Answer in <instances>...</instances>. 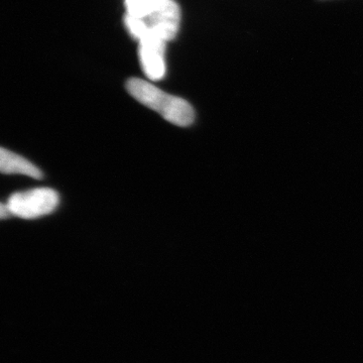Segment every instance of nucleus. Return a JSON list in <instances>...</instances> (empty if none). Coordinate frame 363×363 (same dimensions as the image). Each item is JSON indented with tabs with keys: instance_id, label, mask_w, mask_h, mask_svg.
Returning a JSON list of instances; mask_svg holds the SVG:
<instances>
[{
	"instance_id": "nucleus-1",
	"label": "nucleus",
	"mask_w": 363,
	"mask_h": 363,
	"mask_svg": "<svg viewBox=\"0 0 363 363\" xmlns=\"http://www.w3.org/2000/svg\"><path fill=\"white\" fill-rule=\"evenodd\" d=\"M126 89L138 102L161 114L169 123L185 128L194 121V109L188 101L164 92L149 81L131 78Z\"/></svg>"
},
{
	"instance_id": "nucleus-7",
	"label": "nucleus",
	"mask_w": 363,
	"mask_h": 363,
	"mask_svg": "<svg viewBox=\"0 0 363 363\" xmlns=\"http://www.w3.org/2000/svg\"><path fill=\"white\" fill-rule=\"evenodd\" d=\"M124 25L131 37L136 40H142L150 30L145 18H135L130 14H126L124 18Z\"/></svg>"
},
{
	"instance_id": "nucleus-5",
	"label": "nucleus",
	"mask_w": 363,
	"mask_h": 363,
	"mask_svg": "<svg viewBox=\"0 0 363 363\" xmlns=\"http://www.w3.org/2000/svg\"><path fill=\"white\" fill-rule=\"evenodd\" d=\"M0 169L2 173L7 175L18 174V175H25L33 179H40L43 176L40 169L32 162L4 147L0 152Z\"/></svg>"
},
{
	"instance_id": "nucleus-2",
	"label": "nucleus",
	"mask_w": 363,
	"mask_h": 363,
	"mask_svg": "<svg viewBox=\"0 0 363 363\" xmlns=\"http://www.w3.org/2000/svg\"><path fill=\"white\" fill-rule=\"evenodd\" d=\"M11 215L35 219L51 214L59 205V195L50 188H37L14 193L6 203Z\"/></svg>"
},
{
	"instance_id": "nucleus-4",
	"label": "nucleus",
	"mask_w": 363,
	"mask_h": 363,
	"mask_svg": "<svg viewBox=\"0 0 363 363\" xmlns=\"http://www.w3.org/2000/svg\"><path fill=\"white\" fill-rule=\"evenodd\" d=\"M181 18V9L179 4L175 0H167L159 9L145 20L155 35L168 43L175 39L178 35Z\"/></svg>"
},
{
	"instance_id": "nucleus-3",
	"label": "nucleus",
	"mask_w": 363,
	"mask_h": 363,
	"mask_svg": "<svg viewBox=\"0 0 363 363\" xmlns=\"http://www.w3.org/2000/svg\"><path fill=\"white\" fill-rule=\"evenodd\" d=\"M166 44L167 42L150 30L142 40H138L140 65L150 80H161L166 75Z\"/></svg>"
},
{
	"instance_id": "nucleus-8",
	"label": "nucleus",
	"mask_w": 363,
	"mask_h": 363,
	"mask_svg": "<svg viewBox=\"0 0 363 363\" xmlns=\"http://www.w3.org/2000/svg\"><path fill=\"white\" fill-rule=\"evenodd\" d=\"M9 215H11V213L9 211V207H7L6 204L2 203L1 207H0V216H1L2 219H6Z\"/></svg>"
},
{
	"instance_id": "nucleus-6",
	"label": "nucleus",
	"mask_w": 363,
	"mask_h": 363,
	"mask_svg": "<svg viewBox=\"0 0 363 363\" xmlns=\"http://www.w3.org/2000/svg\"><path fill=\"white\" fill-rule=\"evenodd\" d=\"M167 0H125L126 11L135 18H147L159 9Z\"/></svg>"
}]
</instances>
